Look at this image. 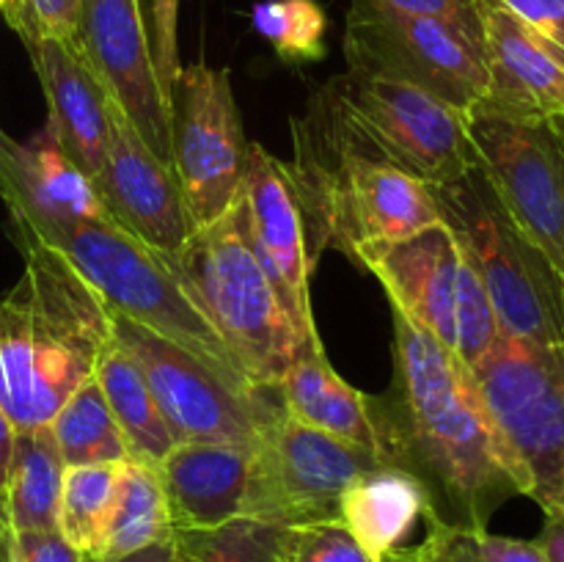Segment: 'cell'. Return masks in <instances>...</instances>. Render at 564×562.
<instances>
[{"instance_id":"obj_1","label":"cell","mask_w":564,"mask_h":562,"mask_svg":"<svg viewBox=\"0 0 564 562\" xmlns=\"http://www.w3.org/2000/svg\"><path fill=\"white\" fill-rule=\"evenodd\" d=\"M391 317L394 378L367 397L378 461L422 485L424 518L488 529L505 501L529 494L527 477L455 353L397 309Z\"/></svg>"},{"instance_id":"obj_2","label":"cell","mask_w":564,"mask_h":562,"mask_svg":"<svg viewBox=\"0 0 564 562\" xmlns=\"http://www.w3.org/2000/svg\"><path fill=\"white\" fill-rule=\"evenodd\" d=\"M286 169L301 202L312 268L323 251H339L352 262L364 246L441 224L427 182L402 171L361 130L336 80L314 91L303 116L292 119Z\"/></svg>"},{"instance_id":"obj_3","label":"cell","mask_w":564,"mask_h":562,"mask_svg":"<svg viewBox=\"0 0 564 562\" xmlns=\"http://www.w3.org/2000/svg\"><path fill=\"white\" fill-rule=\"evenodd\" d=\"M14 242L25 270L0 298V408L14 430H31L50 424L94 378L113 323L108 303L64 253L28 235Z\"/></svg>"},{"instance_id":"obj_4","label":"cell","mask_w":564,"mask_h":562,"mask_svg":"<svg viewBox=\"0 0 564 562\" xmlns=\"http://www.w3.org/2000/svg\"><path fill=\"white\" fill-rule=\"evenodd\" d=\"M165 262L218 331L242 375L257 389H275L303 339L253 251L242 193L218 220L193 229Z\"/></svg>"},{"instance_id":"obj_5","label":"cell","mask_w":564,"mask_h":562,"mask_svg":"<svg viewBox=\"0 0 564 562\" xmlns=\"http://www.w3.org/2000/svg\"><path fill=\"white\" fill-rule=\"evenodd\" d=\"M441 220L482 279L501 334L564 345V279L543 248L518 226L479 165L433 185Z\"/></svg>"},{"instance_id":"obj_6","label":"cell","mask_w":564,"mask_h":562,"mask_svg":"<svg viewBox=\"0 0 564 562\" xmlns=\"http://www.w3.org/2000/svg\"><path fill=\"white\" fill-rule=\"evenodd\" d=\"M39 242L64 253L116 314L185 347L235 391H262L242 375L240 364L198 312L163 253L152 251L110 220H80Z\"/></svg>"},{"instance_id":"obj_7","label":"cell","mask_w":564,"mask_h":562,"mask_svg":"<svg viewBox=\"0 0 564 562\" xmlns=\"http://www.w3.org/2000/svg\"><path fill=\"white\" fill-rule=\"evenodd\" d=\"M479 397L543 510L564 507V345L499 334L474 364Z\"/></svg>"},{"instance_id":"obj_8","label":"cell","mask_w":564,"mask_h":562,"mask_svg":"<svg viewBox=\"0 0 564 562\" xmlns=\"http://www.w3.org/2000/svg\"><path fill=\"white\" fill-rule=\"evenodd\" d=\"M380 463L367 450L297 422L281 408L251 446L242 518L281 529L339 521L347 485Z\"/></svg>"},{"instance_id":"obj_9","label":"cell","mask_w":564,"mask_h":562,"mask_svg":"<svg viewBox=\"0 0 564 562\" xmlns=\"http://www.w3.org/2000/svg\"><path fill=\"white\" fill-rule=\"evenodd\" d=\"M479 169L564 279V119L482 99L466 114Z\"/></svg>"},{"instance_id":"obj_10","label":"cell","mask_w":564,"mask_h":562,"mask_svg":"<svg viewBox=\"0 0 564 562\" xmlns=\"http://www.w3.org/2000/svg\"><path fill=\"white\" fill-rule=\"evenodd\" d=\"M345 55L350 69L411 83L463 114L488 97L490 75L482 44L433 17L400 14L372 0H352Z\"/></svg>"},{"instance_id":"obj_11","label":"cell","mask_w":564,"mask_h":562,"mask_svg":"<svg viewBox=\"0 0 564 562\" xmlns=\"http://www.w3.org/2000/svg\"><path fill=\"white\" fill-rule=\"evenodd\" d=\"M110 309V306H108ZM113 339L141 367L176 441L253 444L281 411L275 389L242 395L185 347L110 309Z\"/></svg>"},{"instance_id":"obj_12","label":"cell","mask_w":564,"mask_h":562,"mask_svg":"<svg viewBox=\"0 0 564 562\" xmlns=\"http://www.w3.org/2000/svg\"><path fill=\"white\" fill-rule=\"evenodd\" d=\"M248 143L229 69L193 64L180 72L171 127V169L193 229L218 220L242 191Z\"/></svg>"},{"instance_id":"obj_13","label":"cell","mask_w":564,"mask_h":562,"mask_svg":"<svg viewBox=\"0 0 564 562\" xmlns=\"http://www.w3.org/2000/svg\"><path fill=\"white\" fill-rule=\"evenodd\" d=\"M334 80L361 130L416 180L446 185L479 165L466 114L455 105L375 72L350 69Z\"/></svg>"},{"instance_id":"obj_14","label":"cell","mask_w":564,"mask_h":562,"mask_svg":"<svg viewBox=\"0 0 564 562\" xmlns=\"http://www.w3.org/2000/svg\"><path fill=\"white\" fill-rule=\"evenodd\" d=\"M75 47L152 152L171 165L174 105L154 69L141 0H83Z\"/></svg>"},{"instance_id":"obj_15","label":"cell","mask_w":564,"mask_h":562,"mask_svg":"<svg viewBox=\"0 0 564 562\" xmlns=\"http://www.w3.org/2000/svg\"><path fill=\"white\" fill-rule=\"evenodd\" d=\"M108 119V152L91 180L99 202L110 224L169 257L193 231L174 169L152 152L138 127L110 97Z\"/></svg>"},{"instance_id":"obj_16","label":"cell","mask_w":564,"mask_h":562,"mask_svg":"<svg viewBox=\"0 0 564 562\" xmlns=\"http://www.w3.org/2000/svg\"><path fill=\"white\" fill-rule=\"evenodd\" d=\"M240 193L253 251L279 290L292 325L301 339H306L308 331L317 328L312 295H308L312 259H308L306 226H303L301 202L290 169L264 147L251 143Z\"/></svg>"},{"instance_id":"obj_17","label":"cell","mask_w":564,"mask_h":562,"mask_svg":"<svg viewBox=\"0 0 564 562\" xmlns=\"http://www.w3.org/2000/svg\"><path fill=\"white\" fill-rule=\"evenodd\" d=\"M0 198L14 235L47 240L80 220H110L91 176L58 149L47 130L14 141L0 130Z\"/></svg>"},{"instance_id":"obj_18","label":"cell","mask_w":564,"mask_h":562,"mask_svg":"<svg viewBox=\"0 0 564 562\" xmlns=\"http://www.w3.org/2000/svg\"><path fill=\"white\" fill-rule=\"evenodd\" d=\"M352 264L372 273L389 292L391 309L455 353V287L460 246L449 226H424L391 242L364 246Z\"/></svg>"},{"instance_id":"obj_19","label":"cell","mask_w":564,"mask_h":562,"mask_svg":"<svg viewBox=\"0 0 564 562\" xmlns=\"http://www.w3.org/2000/svg\"><path fill=\"white\" fill-rule=\"evenodd\" d=\"M25 50L47 97L44 130L53 136L61 152L94 180L108 152V91L99 86L72 42L33 39Z\"/></svg>"},{"instance_id":"obj_20","label":"cell","mask_w":564,"mask_h":562,"mask_svg":"<svg viewBox=\"0 0 564 562\" xmlns=\"http://www.w3.org/2000/svg\"><path fill=\"white\" fill-rule=\"evenodd\" d=\"M253 444L176 441L154 466L174 532H209L242 512Z\"/></svg>"},{"instance_id":"obj_21","label":"cell","mask_w":564,"mask_h":562,"mask_svg":"<svg viewBox=\"0 0 564 562\" xmlns=\"http://www.w3.org/2000/svg\"><path fill=\"white\" fill-rule=\"evenodd\" d=\"M488 97L501 108L564 119V61L496 0H482Z\"/></svg>"},{"instance_id":"obj_22","label":"cell","mask_w":564,"mask_h":562,"mask_svg":"<svg viewBox=\"0 0 564 562\" xmlns=\"http://www.w3.org/2000/svg\"><path fill=\"white\" fill-rule=\"evenodd\" d=\"M275 395L281 408L297 422L378 457L375 430L367 413V395H361L330 367L317 328L308 331L295 361L275 386Z\"/></svg>"},{"instance_id":"obj_23","label":"cell","mask_w":564,"mask_h":562,"mask_svg":"<svg viewBox=\"0 0 564 562\" xmlns=\"http://www.w3.org/2000/svg\"><path fill=\"white\" fill-rule=\"evenodd\" d=\"M424 516V490L397 466L375 463L347 485L339 505V523L367 554L386 560L402 549Z\"/></svg>"},{"instance_id":"obj_24","label":"cell","mask_w":564,"mask_h":562,"mask_svg":"<svg viewBox=\"0 0 564 562\" xmlns=\"http://www.w3.org/2000/svg\"><path fill=\"white\" fill-rule=\"evenodd\" d=\"M94 378L119 422L130 461L152 468L158 466L165 452L176 444V439L135 358L119 342L110 339V345L99 356Z\"/></svg>"},{"instance_id":"obj_25","label":"cell","mask_w":564,"mask_h":562,"mask_svg":"<svg viewBox=\"0 0 564 562\" xmlns=\"http://www.w3.org/2000/svg\"><path fill=\"white\" fill-rule=\"evenodd\" d=\"M66 463L50 424L17 430L9 466V523L11 532L58 529L61 490Z\"/></svg>"},{"instance_id":"obj_26","label":"cell","mask_w":564,"mask_h":562,"mask_svg":"<svg viewBox=\"0 0 564 562\" xmlns=\"http://www.w3.org/2000/svg\"><path fill=\"white\" fill-rule=\"evenodd\" d=\"M174 534L158 472L143 463H124L119 472L113 510L91 562H116L132 551L171 540Z\"/></svg>"},{"instance_id":"obj_27","label":"cell","mask_w":564,"mask_h":562,"mask_svg":"<svg viewBox=\"0 0 564 562\" xmlns=\"http://www.w3.org/2000/svg\"><path fill=\"white\" fill-rule=\"evenodd\" d=\"M50 430H53L66 466L130 463L127 441L97 378H88L86 383L72 391L69 400L50 419Z\"/></svg>"},{"instance_id":"obj_28","label":"cell","mask_w":564,"mask_h":562,"mask_svg":"<svg viewBox=\"0 0 564 562\" xmlns=\"http://www.w3.org/2000/svg\"><path fill=\"white\" fill-rule=\"evenodd\" d=\"M124 463L66 466L58 507V532L91 560L102 540L105 523L116 501L119 472Z\"/></svg>"},{"instance_id":"obj_29","label":"cell","mask_w":564,"mask_h":562,"mask_svg":"<svg viewBox=\"0 0 564 562\" xmlns=\"http://www.w3.org/2000/svg\"><path fill=\"white\" fill-rule=\"evenodd\" d=\"M251 25L286 64H314L328 53V17L317 0H257Z\"/></svg>"},{"instance_id":"obj_30","label":"cell","mask_w":564,"mask_h":562,"mask_svg":"<svg viewBox=\"0 0 564 562\" xmlns=\"http://www.w3.org/2000/svg\"><path fill=\"white\" fill-rule=\"evenodd\" d=\"M284 529L235 518L209 532H176L180 562H279Z\"/></svg>"},{"instance_id":"obj_31","label":"cell","mask_w":564,"mask_h":562,"mask_svg":"<svg viewBox=\"0 0 564 562\" xmlns=\"http://www.w3.org/2000/svg\"><path fill=\"white\" fill-rule=\"evenodd\" d=\"M427 521V538L416 545L427 562H545L538 540L505 538L488 529H457L446 523Z\"/></svg>"},{"instance_id":"obj_32","label":"cell","mask_w":564,"mask_h":562,"mask_svg":"<svg viewBox=\"0 0 564 562\" xmlns=\"http://www.w3.org/2000/svg\"><path fill=\"white\" fill-rule=\"evenodd\" d=\"M499 317L490 303L482 279L460 251L455 287V356L466 369H471L499 339Z\"/></svg>"},{"instance_id":"obj_33","label":"cell","mask_w":564,"mask_h":562,"mask_svg":"<svg viewBox=\"0 0 564 562\" xmlns=\"http://www.w3.org/2000/svg\"><path fill=\"white\" fill-rule=\"evenodd\" d=\"M279 562H383L358 545L339 521L284 529Z\"/></svg>"},{"instance_id":"obj_34","label":"cell","mask_w":564,"mask_h":562,"mask_svg":"<svg viewBox=\"0 0 564 562\" xmlns=\"http://www.w3.org/2000/svg\"><path fill=\"white\" fill-rule=\"evenodd\" d=\"M80 6L83 0H9L3 17L22 44L33 39H61L75 44Z\"/></svg>"},{"instance_id":"obj_35","label":"cell","mask_w":564,"mask_h":562,"mask_svg":"<svg viewBox=\"0 0 564 562\" xmlns=\"http://www.w3.org/2000/svg\"><path fill=\"white\" fill-rule=\"evenodd\" d=\"M152 55L160 86L174 105L176 83H180V44H176V22H180V0H152Z\"/></svg>"},{"instance_id":"obj_36","label":"cell","mask_w":564,"mask_h":562,"mask_svg":"<svg viewBox=\"0 0 564 562\" xmlns=\"http://www.w3.org/2000/svg\"><path fill=\"white\" fill-rule=\"evenodd\" d=\"M372 3H378L380 9L400 11V14L433 17V20L449 22L485 47L482 0H372Z\"/></svg>"},{"instance_id":"obj_37","label":"cell","mask_w":564,"mask_h":562,"mask_svg":"<svg viewBox=\"0 0 564 562\" xmlns=\"http://www.w3.org/2000/svg\"><path fill=\"white\" fill-rule=\"evenodd\" d=\"M523 25L532 28L564 61V0H496Z\"/></svg>"},{"instance_id":"obj_38","label":"cell","mask_w":564,"mask_h":562,"mask_svg":"<svg viewBox=\"0 0 564 562\" xmlns=\"http://www.w3.org/2000/svg\"><path fill=\"white\" fill-rule=\"evenodd\" d=\"M14 551L22 562H91L58 529H47V532H14Z\"/></svg>"},{"instance_id":"obj_39","label":"cell","mask_w":564,"mask_h":562,"mask_svg":"<svg viewBox=\"0 0 564 562\" xmlns=\"http://www.w3.org/2000/svg\"><path fill=\"white\" fill-rule=\"evenodd\" d=\"M14 424L0 408V562H9L11 549H14V532L9 523V466L11 450H14Z\"/></svg>"},{"instance_id":"obj_40","label":"cell","mask_w":564,"mask_h":562,"mask_svg":"<svg viewBox=\"0 0 564 562\" xmlns=\"http://www.w3.org/2000/svg\"><path fill=\"white\" fill-rule=\"evenodd\" d=\"M543 512L545 521L538 534V543L543 549L545 562H564V507H551Z\"/></svg>"},{"instance_id":"obj_41","label":"cell","mask_w":564,"mask_h":562,"mask_svg":"<svg viewBox=\"0 0 564 562\" xmlns=\"http://www.w3.org/2000/svg\"><path fill=\"white\" fill-rule=\"evenodd\" d=\"M116 562H180V545H176V534L163 543L147 545L141 551H132V554L121 556Z\"/></svg>"},{"instance_id":"obj_42","label":"cell","mask_w":564,"mask_h":562,"mask_svg":"<svg viewBox=\"0 0 564 562\" xmlns=\"http://www.w3.org/2000/svg\"><path fill=\"white\" fill-rule=\"evenodd\" d=\"M383 562H427L416 549H397Z\"/></svg>"},{"instance_id":"obj_43","label":"cell","mask_w":564,"mask_h":562,"mask_svg":"<svg viewBox=\"0 0 564 562\" xmlns=\"http://www.w3.org/2000/svg\"><path fill=\"white\" fill-rule=\"evenodd\" d=\"M9 562H22L20 556H17V551H14V549H11V554H9Z\"/></svg>"},{"instance_id":"obj_44","label":"cell","mask_w":564,"mask_h":562,"mask_svg":"<svg viewBox=\"0 0 564 562\" xmlns=\"http://www.w3.org/2000/svg\"><path fill=\"white\" fill-rule=\"evenodd\" d=\"M6 3H9V0H0V9H6Z\"/></svg>"},{"instance_id":"obj_45","label":"cell","mask_w":564,"mask_h":562,"mask_svg":"<svg viewBox=\"0 0 564 562\" xmlns=\"http://www.w3.org/2000/svg\"><path fill=\"white\" fill-rule=\"evenodd\" d=\"M0 14H3V9H0Z\"/></svg>"}]
</instances>
